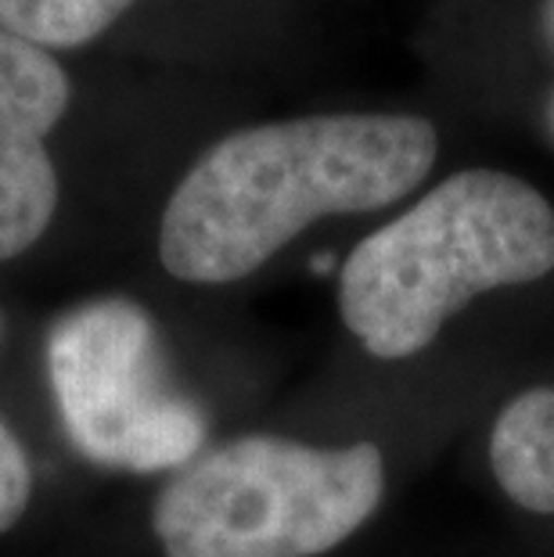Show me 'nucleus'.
<instances>
[{
  "instance_id": "10",
  "label": "nucleus",
  "mask_w": 554,
  "mask_h": 557,
  "mask_svg": "<svg viewBox=\"0 0 554 557\" xmlns=\"http://www.w3.org/2000/svg\"><path fill=\"white\" fill-rule=\"evenodd\" d=\"M134 4H137V0H134Z\"/></svg>"
},
{
  "instance_id": "2",
  "label": "nucleus",
  "mask_w": 554,
  "mask_h": 557,
  "mask_svg": "<svg viewBox=\"0 0 554 557\" xmlns=\"http://www.w3.org/2000/svg\"><path fill=\"white\" fill-rule=\"evenodd\" d=\"M551 270V201L515 173L461 170L346 256L338 313L374 360H407L471 299Z\"/></svg>"
},
{
  "instance_id": "1",
  "label": "nucleus",
  "mask_w": 554,
  "mask_h": 557,
  "mask_svg": "<svg viewBox=\"0 0 554 557\" xmlns=\"http://www.w3.org/2000/svg\"><path fill=\"white\" fill-rule=\"evenodd\" d=\"M435 156V126L396 112L234 129L173 187L159 259L187 284L242 281L317 220L396 206L432 173Z\"/></svg>"
},
{
  "instance_id": "3",
  "label": "nucleus",
  "mask_w": 554,
  "mask_h": 557,
  "mask_svg": "<svg viewBox=\"0 0 554 557\" xmlns=\"http://www.w3.org/2000/svg\"><path fill=\"white\" fill-rule=\"evenodd\" d=\"M385 457L374 443L306 446L242 435L181 468L151 507L167 557H317L379 511Z\"/></svg>"
},
{
  "instance_id": "5",
  "label": "nucleus",
  "mask_w": 554,
  "mask_h": 557,
  "mask_svg": "<svg viewBox=\"0 0 554 557\" xmlns=\"http://www.w3.org/2000/svg\"><path fill=\"white\" fill-rule=\"evenodd\" d=\"M69 76L44 47L0 29V263L33 248L58 209L47 137L69 109Z\"/></svg>"
},
{
  "instance_id": "4",
  "label": "nucleus",
  "mask_w": 554,
  "mask_h": 557,
  "mask_svg": "<svg viewBox=\"0 0 554 557\" xmlns=\"http://www.w3.org/2000/svg\"><path fill=\"white\" fill-rule=\"evenodd\" d=\"M47 374L69 443L90 465L151 475L181 471L202 454L206 413L176 388L159 324L126 295L58 317Z\"/></svg>"
},
{
  "instance_id": "9",
  "label": "nucleus",
  "mask_w": 554,
  "mask_h": 557,
  "mask_svg": "<svg viewBox=\"0 0 554 557\" xmlns=\"http://www.w3.org/2000/svg\"><path fill=\"white\" fill-rule=\"evenodd\" d=\"M540 33H544V40L554 54V0L540 4ZM544 126H547V137L554 140V90L547 94V104H544Z\"/></svg>"
},
{
  "instance_id": "8",
  "label": "nucleus",
  "mask_w": 554,
  "mask_h": 557,
  "mask_svg": "<svg viewBox=\"0 0 554 557\" xmlns=\"http://www.w3.org/2000/svg\"><path fill=\"white\" fill-rule=\"evenodd\" d=\"M0 331H4V313H0ZM33 496V465L19 435L0 421V532L15 529L29 507Z\"/></svg>"
},
{
  "instance_id": "6",
  "label": "nucleus",
  "mask_w": 554,
  "mask_h": 557,
  "mask_svg": "<svg viewBox=\"0 0 554 557\" xmlns=\"http://www.w3.org/2000/svg\"><path fill=\"white\" fill-rule=\"evenodd\" d=\"M490 465L518 507L554 515V388H526L497 413Z\"/></svg>"
},
{
  "instance_id": "7",
  "label": "nucleus",
  "mask_w": 554,
  "mask_h": 557,
  "mask_svg": "<svg viewBox=\"0 0 554 557\" xmlns=\"http://www.w3.org/2000/svg\"><path fill=\"white\" fill-rule=\"evenodd\" d=\"M134 0H0V29L44 51L98 40Z\"/></svg>"
}]
</instances>
